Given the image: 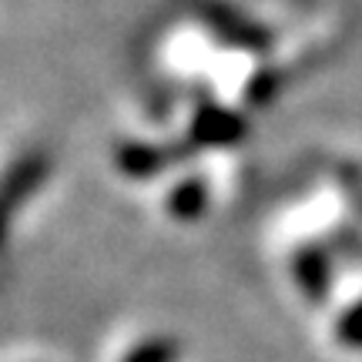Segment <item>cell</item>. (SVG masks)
I'll list each match as a JSON object with an SVG mask.
<instances>
[{"label":"cell","mask_w":362,"mask_h":362,"mask_svg":"<svg viewBox=\"0 0 362 362\" xmlns=\"http://www.w3.org/2000/svg\"><path fill=\"white\" fill-rule=\"evenodd\" d=\"M40 178H44V158H37V155L21 158V161L7 171V178L0 185V235H4L7 221H11L13 205H21L27 194L37 188Z\"/></svg>","instance_id":"cell-1"},{"label":"cell","mask_w":362,"mask_h":362,"mask_svg":"<svg viewBox=\"0 0 362 362\" xmlns=\"http://www.w3.org/2000/svg\"><path fill=\"white\" fill-rule=\"evenodd\" d=\"M175 356H178V346L171 339H148L141 346H134L124 356V362H175Z\"/></svg>","instance_id":"cell-2"},{"label":"cell","mask_w":362,"mask_h":362,"mask_svg":"<svg viewBox=\"0 0 362 362\" xmlns=\"http://www.w3.org/2000/svg\"><path fill=\"white\" fill-rule=\"evenodd\" d=\"M339 339H342L346 346L362 349V305H356L352 312H346V315L339 319Z\"/></svg>","instance_id":"cell-3"}]
</instances>
